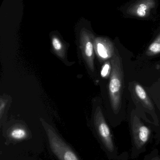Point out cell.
<instances>
[{
    "mask_svg": "<svg viewBox=\"0 0 160 160\" xmlns=\"http://www.w3.org/2000/svg\"><path fill=\"white\" fill-rule=\"evenodd\" d=\"M111 69L108 85V105L105 114L110 126L117 127L126 119L127 112L123 105V72L122 60L118 50L111 59Z\"/></svg>",
    "mask_w": 160,
    "mask_h": 160,
    "instance_id": "cell-1",
    "label": "cell"
},
{
    "mask_svg": "<svg viewBox=\"0 0 160 160\" xmlns=\"http://www.w3.org/2000/svg\"><path fill=\"white\" fill-rule=\"evenodd\" d=\"M155 5L154 0H140L132 4L127 9V13L136 17L145 18L149 15L151 10Z\"/></svg>",
    "mask_w": 160,
    "mask_h": 160,
    "instance_id": "cell-8",
    "label": "cell"
},
{
    "mask_svg": "<svg viewBox=\"0 0 160 160\" xmlns=\"http://www.w3.org/2000/svg\"><path fill=\"white\" fill-rule=\"evenodd\" d=\"M94 51L101 61L112 58L115 52L114 45L108 38L98 37L94 38Z\"/></svg>",
    "mask_w": 160,
    "mask_h": 160,
    "instance_id": "cell-7",
    "label": "cell"
},
{
    "mask_svg": "<svg viewBox=\"0 0 160 160\" xmlns=\"http://www.w3.org/2000/svg\"><path fill=\"white\" fill-rule=\"evenodd\" d=\"M49 149L58 160H82L74 149L61 136L56 128L40 118Z\"/></svg>",
    "mask_w": 160,
    "mask_h": 160,
    "instance_id": "cell-4",
    "label": "cell"
},
{
    "mask_svg": "<svg viewBox=\"0 0 160 160\" xmlns=\"http://www.w3.org/2000/svg\"><path fill=\"white\" fill-rule=\"evenodd\" d=\"M144 160H160V155L159 154L158 150H153L149 154H147L144 158Z\"/></svg>",
    "mask_w": 160,
    "mask_h": 160,
    "instance_id": "cell-13",
    "label": "cell"
},
{
    "mask_svg": "<svg viewBox=\"0 0 160 160\" xmlns=\"http://www.w3.org/2000/svg\"><path fill=\"white\" fill-rule=\"evenodd\" d=\"M9 100L7 97L2 96L0 99V127H3L7 122V113L9 105Z\"/></svg>",
    "mask_w": 160,
    "mask_h": 160,
    "instance_id": "cell-10",
    "label": "cell"
},
{
    "mask_svg": "<svg viewBox=\"0 0 160 160\" xmlns=\"http://www.w3.org/2000/svg\"><path fill=\"white\" fill-rule=\"evenodd\" d=\"M160 53V33L154 39L148 48L146 55L148 56H153Z\"/></svg>",
    "mask_w": 160,
    "mask_h": 160,
    "instance_id": "cell-11",
    "label": "cell"
},
{
    "mask_svg": "<svg viewBox=\"0 0 160 160\" xmlns=\"http://www.w3.org/2000/svg\"><path fill=\"white\" fill-rule=\"evenodd\" d=\"M112 65H111V61H107L103 64L102 67L101 71V76L103 78H108V77L111 74Z\"/></svg>",
    "mask_w": 160,
    "mask_h": 160,
    "instance_id": "cell-12",
    "label": "cell"
},
{
    "mask_svg": "<svg viewBox=\"0 0 160 160\" xmlns=\"http://www.w3.org/2000/svg\"><path fill=\"white\" fill-rule=\"evenodd\" d=\"M109 125L102 104H93L90 125L101 148L109 160H127V153L119 154Z\"/></svg>",
    "mask_w": 160,
    "mask_h": 160,
    "instance_id": "cell-2",
    "label": "cell"
},
{
    "mask_svg": "<svg viewBox=\"0 0 160 160\" xmlns=\"http://www.w3.org/2000/svg\"><path fill=\"white\" fill-rule=\"evenodd\" d=\"M93 34L85 28L80 33V47L83 58L90 70L94 72V48Z\"/></svg>",
    "mask_w": 160,
    "mask_h": 160,
    "instance_id": "cell-6",
    "label": "cell"
},
{
    "mask_svg": "<svg viewBox=\"0 0 160 160\" xmlns=\"http://www.w3.org/2000/svg\"><path fill=\"white\" fill-rule=\"evenodd\" d=\"M51 39L53 51L58 57L64 59L66 55V48L63 42L56 35H52Z\"/></svg>",
    "mask_w": 160,
    "mask_h": 160,
    "instance_id": "cell-9",
    "label": "cell"
},
{
    "mask_svg": "<svg viewBox=\"0 0 160 160\" xmlns=\"http://www.w3.org/2000/svg\"><path fill=\"white\" fill-rule=\"evenodd\" d=\"M2 130V138L5 143L17 145L30 139L31 132L25 122L14 120L7 122Z\"/></svg>",
    "mask_w": 160,
    "mask_h": 160,
    "instance_id": "cell-5",
    "label": "cell"
},
{
    "mask_svg": "<svg viewBox=\"0 0 160 160\" xmlns=\"http://www.w3.org/2000/svg\"><path fill=\"white\" fill-rule=\"evenodd\" d=\"M126 120L132 138L131 159L134 160L146 151L147 145L152 137V132H154L155 128L141 118L134 104L128 108Z\"/></svg>",
    "mask_w": 160,
    "mask_h": 160,
    "instance_id": "cell-3",
    "label": "cell"
},
{
    "mask_svg": "<svg viewBox=\"0 0 160 160\" xmlns=\"http://www.w3.org/2000/svg\"><path fill=\"white\" fill-rule=\"evenodd\" d=\"M19 160H37V159H33V158H32V157H24L21 158Z\"/></svg>",
    "mask_w": 160,
    "mask_h": 160,
    "instance_id": "cell-14",
    "label": "cell"
}]
</instances>
